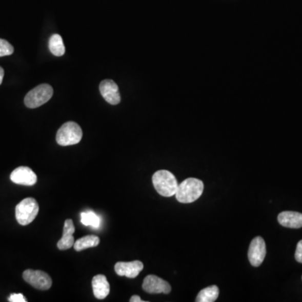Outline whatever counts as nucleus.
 <instances>
[{"instance_id":"1","label":"nucleus","mask_w":302,"mask_h":302,"mask_svg":"<svg viewBox=\"0 0 302 302\" xmlns=\"http://www.w3.org/2000/svg\"><path fill=\"white\" fill-rule=\"evenodd\" d=\"M204 185L196 178H187L178 185L175 198L180 203H192L202 196Z\"/></svg>"},{"instance_id":"2","label":"nucleus","mask_w":302,"mask_h":302,"mask_svg":"<svg viewBox=\"0 0 302 302\" xmlns=\"http://www.w3.org/2000/svg\"><path fill=\"white\" fill-rule=\"evenodd\" d=\"M153 185L156 192L166 197H171L175 195L178 183L175 175L166 170H160L153 175Z\"/></svg>"},{"instance_id":"3","label":"nucleus","mask_w":302,"mask_h":302,"mask_svg":"<svg viewBox=\"0 0 302 302\" xmlns=\"http://www.w3.org/2000/svg\"><path fill=\"white\" fill-rule=\"evenodd\" d=\"M39 212V205L35 199L27 197L18 203L15 208L17 222L22 226L31 224Z\"/></svg>"},{"instance_id":"4","label":"nucleus","mask_w":302,"mask_h":302,"mask_svg":"<svg viewBox=\"0 0 302 302\" xmlns=\"http://www.w3.org/2000/svg\"><path fill=\"white\" fill-rule=\"evenodd\" d=\"M82 138L83 130L75 122L65 123L56 134V142L62 146L76 145L82 140Z\"/></svg>"},{"instance_id":"5","label":"nucleus","mask_w":302,"mask_h":302,"mask_svg":"<svg viewBox=\"0 0 302 302\" xmlns=\"http://www.w3.org/2000/svg\"><path fill=\"white\" fill-rule=\"evenodd\" d=\"M53 96V88L48 84H41L33 88L26 94L25 104L29 109H35L42 106Z\"/></svg>"},{"instance_id":"6","label":"nucleus","mask_w":302,"mask_h":302,"mask_svg":"<svg viewBox=\"0 0 302 302\" xmlns=\"http://www.w3.org/2000/svg\"><path fill=\"white\" fill-rule=\"evenodd\" d=\"M23 278L28 284L41 291H46L52 286V279L47 273L42 270H26Z\"/></svg>"},{"instance_id":"7","label":"nucleus","mask_w":302,"mask_h":302,"mask_svg":"<svg viewBox=\"0 0 302 302\" xmlns=\"http://www.w3.org/2000/svg\"><path fill=\"white\" fill-rule=\"evenodd\" d=\"M266 255V245L262 237H256L252 240L249 246L248 257L249 262L254 267H258L263 263Z\"/></svg>"},{"instance_id":"8","label":"nucleus","mask_w":302,"mask_h":302,"mask_svg":"<svg viewBox=\"0 0 302 302\" xmlns=\"http://www.w3.org/2000/svg\"><path fill=\"white\" fill-rule=\"evenodd\" d=\"M143 290L150 294H169L171 287L168 282L156 275H150L144 279Z\"/></svg>"},{"instance_id":"9","label":"nucleus","mask_w":302,"mask_h":302,"mask_svg":"<svg viewBox=\"0 0 302 302\" xmlns=\"http://www.w3.org/2000/svg\"><path fill=\"white\" fill-rule=\"evenodd\" d=\"M10 180L15 184L33 186L37 183V175L29 167L21 166L13 171L10 175Z\"/></svg>"},{"instance_id":"10","label":"nucleus","mask_w":302,"mask_h":302,"mask_svg":"<svg viewBox=\"0 0 302 302\" xmlns=\"http://www.w3.org/2000/svg\"><path fill=\"white\" fill-rule=\"evenodd\" d=\"M143 269V263L138 260L131 261V262H118L114 266V270L117 275L119 276H126L129 279L136 278Z\"/></svg>"},{"instance_id":"11","label":"nucleus","mask_w":302,"mask_h":302,"mask_svg":"<svg viewBox=\"0 0 302 302\" xmlns=\"http://www.w3.org/2000/svg\"><path fill=\"white\" fill-rule=\"evenodd\" d=\"M99 90L107 103L112 105H117L121 101L118 85L112 80H104L102 82Z\"/></svg>"},{"instance_id":"12","label":"nucleus","mask_w":302,"mask_h":302,"mask_svg":"<svg viewBox=\"0 0 302 302\" xmlns=\"http://www.w3.org/2000/svg\"><path fill=\"white\" fill-rule=\"evenodd\" d=\"M278 222L280 225L290 229H300L302 227V213L286 211L279 213Z\"/></svg>"},{"instance_id":"13","label":"nucleus","mask_w":302,"mask_h":302,"mask_svg":"<svg viewBox=\"0 0 302 302\" xmlns=\"http://www.w3.org/2000/svg\"><path fill=\"white\" fill-rule=\"evenodd\" d=\"M92 291L95 297L99 300H104L110 292V286L104 275H97L92 278Z\"/></svg>"},{"instance_id":"14","label":"nucleus","mask_w":302,"mask_h":302,"mask_svg":"<svg viewBox=\"0 0 302 302\" xmlns=\"http://www.w3.org/2000/svg\"><path fill=\"white\" fill-rule=\"evenodd\" d=\"M74 232H75V227L72 220H66L64 229H63V237L57 243L58 249L60 250H67L73 246L75 243L73 237Z\"/></svg>"},{"instance_id":"15","label":"nucleus","mask_w":302,"mask_h":302,"mask_svg":"<svg viewBox=\"0 0 302 302\" xmlns=\"http://www.w3.org/2000/svg\"><path fill=\"white\" fill-rule=\"evenodd\" d=\"M99 243L100 239L97 236H85L74 243V249L76 251L80 252L89 248L97 247V245H99Z\"/></svg>"},{"instance_id":"16","label":"nucleus","mask_w":302,"mask_h":302,"mask_svg":"<svg viewBox=\"0 0 302 302\" xmlns=\"http://www.w3.org/2000/svg\"><path fill=\"white\" fill-rule=\"evenodd\" d=\"M219 295V289L217 286H209L203 289L196 296V302H213Z\"/></svg>"},{"instance_id":"17","label":"nucleus","mask_w":302,"mask_h":302,"mask_svg":"<svg viewBox=\"0 0 302 302\" xmlns=\"http://www.w3.org/2000/svg\"><path fill=\"white\" fill-rule=\"evenodd\" d=\"M49 49L51 53L55 56H62L64 55L65 49L64 43H63V38L60 35L55 34L52 35L49 39Z\"/></svg>"},{"instance_id":"18","label":"nucleus","mask_w":302,"mask_h":302,"mask_svg":"<svg viewBox=\"0 0 302 302\" xmlns=\"http://www.w3.org/2000/svg\"><path fill=\"white\" fill-rule=\"evenodd\" d=\"M81 223L85 226L98 229L101 224V219L94 212L87 211L81 213Z\"/></svg>"},{"instance_id":"19","label":"nucleus","mask_w":302,"mask_h":302,"mask_svg":"<svg viewBox=\"0 0 302 302\" xmlns=\"http://www.w3.org/2000/svg\"><path fill=\"white\" fill-rule=\"evenodd\" d=\"M14 53V47L5 39H0V56L11 55Z\"/></svg>"},{"instance_id":"20","label":"nucleus","mask_w":302,"mask_h":302,"mask_svg":"<svg viewBox=\"0 0 302 302\" xmlns=\"http://www.w3.org/2000/svg\"><path fill=\"white\" fill-rule=\"evenodd\" d=\"M10 302H26V298L22 294H12L9 297Z\"/></svg>"},{"instance_id":"21","label":"nucleus","mask_w":302,"mask_h":302,"mask_svg":"<svg viewBox=\"0 0 302 302\" xmlns=\"http://www.w3.org/2000/svg\"><path fill=\"white\" fill-rule=\"evenodd\" d=\"M295 260L302 264V240L298 243L297 246H296V250H295Z\"/></svg>"},{"instance_id":"22","label":"nucleus","mask_w":302,"mask_h":302,"mask_svg":"<svg viewBox=\"0 0 302 302\" xmlns=\"http://www.w3.org/2000/svg\"><path fill=\"white\" fill-rule=\"evenodd\" d=\"M130 302H144V300H141V298L138 296V295H133L131 298H130V300H129Z\"/></svg>"},{"instance_id":"23","label":"nucleus","mask_w":302,"mask_h":302,"mask_svg":"<svg viewBox=\"0 0 302 302\" xmlns=\"http://www.w3.org/2000/svg\"><path fill=\"white\" fill-rule=\"evenodd\" d=\"M4 76H5V71L3 69L2 67H0V84L2 83L3 79H4Z\"/></svg>"}]
</instances>
